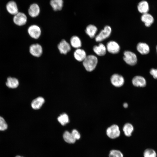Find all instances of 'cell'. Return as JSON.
Instances as JSON below:
<instances>
[{
    "label": "cell",
    "mask_w": 157,
    "mask_h": 157,
    "mask_svg": "<svg viewBox=\"0 0 157 157\" xmlns=\"http://www.w3.org/2000/svg\"><path fill=\"white\" fill-rule=\"evenodd\" d=\"M107 50L110 53L115 54L118 53L120 50L119 44L114 41L108 42L106 45Z\"/></svg>",
    "instance_id": "9"
},
{
    "label": "cell",
    "mask_w": 157,
    "mask_h": 157,
    "mask_svg": "<svg viewBox=\"0 0 157 157\" xmlns=\"http://www.w3.org/2000/svg\"><path fill=\"white\" fill-rule=\"evenodd\" d=\"M13 20L16 25L22 26L26 24L27 22V17L24 13L18 12L14 15Z\"/></svg>",
    "instance_id": "5"
},
{
    "label": "cell",
    "mask_w": 157,
    "mask_h": 157,
    "mask_svg": "<svg viewBox=\"0 0 157 157\" xmlns=\"http://www.w3.org/2000/svg\"><path fill=\"white\" fill-rule=\"evenodd\" d=\"M134 130L133 126L130 123H126L124 126L123 131L125 135L127 137L131 136Z\"/></svg>",
    "instance_id": "24"
},
{
    "label": "cell",
    "mask_w": 157,
    "mask_h": 157,
    "mask_svg": "<svg viewBox=\"0 0 157 157\" xmlns=\"http://www.w3.org/2000/svg\"><path fill=\"white\" fill-rule=\"evenodd\" d=\"M93 49L95 53L99 56L105 55L107 51L106 46L102 43H99L98 45L94 46Z\"/></svg>",
    "instance_id": "11"
},
{
    "label": "cell",
    "mask_w": 157,
    "mask_h": 157,
    "mask_svg": "<svg viewBox=\"0 0 157 157\" xmlns=\"http://www.w3.org/2000/svg\"><path fill=\"white\" fill-rule=\"evenodd\" d=\"M8 125L4 119L0 116V131H4L8 128Z\"/></svg>",
    "instance_id": "29"
},
{
    "label": "cell",
    "mask_w": 157,
    "mask_h": 157,
    "mask_svg": "<svg viewBox=\"0 0 157 157\" xmlns=\"http://www.w3.org/2000/svg\"><path fill=\"white\" fill-rule=\"evenodd\" d=\"M108 157H124V156L120 151L116 149H113L110 151Z\"/></svg>",
    "instance_id": "28"
},
{
    "label": "cell",
    "mask_w": 157,
    "mask_h": 157,
    "mask_svg": "<svg viewBox=\"0 0 157 157\" xmlns=\"http://www.w3.org/2000/svg\"><path fill=\"white\" fill-rule=\"evenodd\" d=\"M71 134L74 138L76 140H79L81 137L80 134L78 132L76 129L73 130Z\"/></svg>",
    "instance_id": "30"
},
{
    "label": "cell",
    "mask_w": 157,
    "mask_h": 157,
    "mask_svg": "<svg viewBox=\"0 0 157 157\" xmlns=\"http://www.w3.org/2000/svg\"><path fill=\"white\" fill-rule=\"evenodd\" d=\"M137 8L140 13L142 14L146 13H148L149 10V5L147 1H142L138 3Z\"/></svg>",
    "instance_id": "18"
},
{
    "label": "cell",
    "mask_w": 157,
    "mask_h": 157,
    "mask_svg": "<svg viewBox=\"0 0 157 157\" xmlns=\"http://www.w3.org/2000/svg\"><path fill=\"white\" fill-rule=\"evenodd\" d=\"M29 51L33 56L37 57L40 56L43 52L42 46L39 44H33L30 45L29 48Z\"/></svg>",
    "instance_id": "7"
},
{
    "label": "cell",
    "mask_w": 157,
    "mask_h": 157,
    "mask_svg": "<svg viewBox=\"0 0 157 157\" xmlns=\"http://www.w3.org/2000/svg\"><path fill=\"white\" fill-rule=\"evenodd\" d=\"M110 81L114 86L119 87L122 86L124 82V80L122 76L118 74H113L110 78Z\"/></svg>",
    "instance_id": "8"
},
{
    "label": "cell",
    "mask_w": 157,
    "mask_h": 157,
    "mask_svg": "<svg viewBox=\"0 0 157 157\" xmlns=\"http://www.w3.org/2000/svg\"><path fill=\"white\" fill-rule=\"evenodd\" d=\"M97 31V27L94 25L90 24L86 27L85 32L91 38L95 37Z\"/></svg>",
    "instance_id": "20"
},
{
    "label": "cell",
    "mask_w": 157,
    "mask_h": 157,
    "mask_svg": "<svg viewBox=\"0 0 157 157\" xmlns=\"http://www.w3.org/2000/svg\"><path fill=\"white\" fill-rule=\"evenodd\" d=\"M156 51H157V46L156 47Z\"/></svg>",
    "instance_id": "34"
},
{
    "label": "cell",
    "mask_w": 157,
    "mask_h": 157,
    "mask_svg": "<svg viewBox=\"0 0 157 157\" xmlns=\"http://www.w3.org/2000/svg\"><path fill=\"white\" fill-rule=\"evenodd\" d=\"M132 82L134 86L137 87H144L146 84L145 79L142 76H136L134 77Z\"/></svg>",
    "instance_id": "14"
},
{
    "label": "cell",
    "mask_w": 157,
    "mask_h": 157,
    "mask_svg": "<svg viewBox=\"0 0 157 157\" xmlns=\"http://www.w3.org/2000/svg\"><path fill=\"white\" fill-rule=\"evenodd\" d=\"M75 59L79 62H83L87 56L85 51L80 48L76 49L74 53Z\"/></svg>",
    "instance_id": "12"
},
{
    "label": "cell",
    "mask_w": 157,
    "mask_h": 157,
    "mask_svg": "<svg viewBox=\"0 0 157 157\" xmlns=\"http://www.w3.org/2000/svg\"><path fill=\"white\" fill-rule=\"evenodd\" d=\"M44 102V99L42 97H38L34 99L31 102V106L35 110L40 109Z\"/></svg>",
    "instance_id": "19"
},
{
    "label": "cell",
    "mask_w": 157,
    "mask_h": 157,
    "mask_svg": "<svg viewBox=\"0 0 157 157\" xmlns=\"http://www.w3.org/2000/svg\"><path fill=\"white\" fill-rule=\"evenodd\" d=\"M6 84L8 88L14 89L17 87L19 85V82L16 78L9 77L7 78Z\"/></svg>",
    "instance_id": "23"
},
{
    "label": "cell",
    "mask_w": 157,
    "mask_h": 157,
    "mask_svg": "<svg viewBox=\"0 0 157 157\" xmlns=\"http://www.w3.org/2000/svg\"><path fill=\"white\" fill-rule=\"evenodd\" d=\"M123 59L126 64L131 66L135 65L137 62L136 55L129 51H125L124 52Z\"/></svg>",
    "instance_id": "2"
},
{
    "label": "cell",
    "mask_w": 157,
    "mask_h": 157,
    "mask_svg": "<svg viewBox=\"0 0 157 157\" xmlns=\"http://www.w3.org/2000/svg\"><path fill=\"white\" fill-rule=\"evenodd\" d=\"M63 138L65 141L69 143H74L76 141L71 133L67 131H65L64 133Z\"/></svg>",
    "instance_id": "25"
},
{
    "label": "cell",
    "mask_w": 157,
    "mask_h": 157,
    "mask_svg": "<svg viewBox=\"0 0 157 157\" xmlns=\"http://www.w3.org/2000/svg\"><path fill=\"white\" fill-rule=\"evenodd\" d=\"M106 134L107 136L111 139H114L117 138L120 134L119 127L116 124L111 126L107 129Z\"/></svg>",
    "instance_id": "4"
},
{
    "label": "cell",
    "mask_w": 157,
    "mask_h": 157,
    "mask_svg": "<svg viewBox=\"0 0 157 157\" xmlns=\"http://www.w3.org/2000/svg\"><path fill=\"white\" fill-rule=\"evenodd\" d=\"M63 0H51L50 4L55 11L61 10L63 6Z\"/></svg>",
    "instance_id": "22"
},
{
    "label": "cell",
    "mask_w": 157,
    "mask_h": 157,
    "mask_svg": "<svg viewBox=\"0 0 157 157\" xmlns=\"http://www.w3.org/2000/svg\"><path fill=\"white\" fill-rule=\"evenodd\" d=\"M98 62L97 57L95 55L87 56L83 61V64L85 69L88 72H91L96 68Z\"/></svg>",
    "instance_id": "1"
},
{
    "label": "cell",
    "mask_w": 157,
    "mask_h": 157,
    "mask_svg": "<svg viewBox=\"0 0 157 157\" xmlns=\"http://www.w3.org/2000/svg\"><path fill=\"white\" fill-rule=\"evenodd\" d=\"M6 8L10 14L15 15L18 12V10L16 3L14 1H9L6 5Z\"/></svg>",
    "instance_id": "15"
},
{
    "label": "cell",
    "mask_w": 157,
    "mask_h": 157,
    "mask_svg": "<svg viewBox=\"0 0 157 157\" xmlns=\"http://www.w3.org/2000/svg\"><path fill=\"white\" fill-rule=\"evenodd\" d=\"M123 106L124 108H126L128 107V104L126 103H124L123 104Z\"/></svg>",
    "instance_id": "32"
},
{
    "label": "cell",
    "mask_w": 157,
    "mask_h": 157,
    "mask_svg": "<svg viewBox=\"0 0 157 157\" xmlns=\"http://www.w3.org/2000/svg\"><path fill=\"white\" fill-rule=\"evenodd\" d=\"M15 157H23L22 156H20L17 155V156H15Z\"/></svg>",
    "instance_id": "33"
},
{
    "label": "cell",
    "mask_w": 157,
    "mask_h": 157,
    "mask_svg": "<svg viewBox=\"0 0 157 157\" xmlns=\"http://www.w3.org/2000/svg\"><path fill=\"white\" fill-rule=\"evenodd\" d=\"M143 155L144 157H157L156 152L151 148H147L145 149Z\"/></svg>",
    "instance_id": "26"
},
{
    "label": "cell",
    "mask_w": 157,
    "mask_h": 157,
    "mask_svg": "<svg viewBox=\"0 0 157 157\" xmlns=\"http://www.w3.org/2000/svg\"><path fill=\"white\" fill-rule=\"evenodd\" d=\"M58 48L61 53L66 54L70 51L71 46L66 40L63 39L58 44Z\"/></svg>",
    "instance_id": "10"
},
{
    "label": "cell",
    "mask_w": 157,
    "mask_h": 157,
    "mask_svg": "<svg viewBox=\"0 0 157 157\" xmlns=\"http://www.w3.org/2000/svg\"><path fill=\"white\" fill-rule=\"evenodd\" d=\"M70 41L71 46L76 49L80 48L82 46L81 40L77 36H72L70 38Z\"/></svg>",
    "instance_id": "21"
},
{
    "label": "cell",
    "mask_w": 157,
    "mask_h": 157,
    "mask_svg": "<svg viewBox=\"0 0 157 157\" xmlns=\"http://www.w3.org/2000/svg\"><path fill=\"white\" fill-rule=\"evenodd\" d=\"M136 48L138 52L142 55L147 54L150 51L149 45L144 42H140L138 43L137 44Z\"/></svg>",
    "instance_id": "17"
},
{
    "label": "cell",
    "mask_w": 157,
    "mask_h": 157,
    "mask_svg": "<svg viewBox=\"0 0 157 157\" xmlns=\"http://www.w3.org/2000/svg\"><path fill=\"white\" fill-rule=\"evenodd\" d=\"M58 120L59 123L64 126L69 122V119L68 115L65 113L61 114L58 118Z\"/></svg>",
    "instance_id": "27"
},
{
    "label": "cell",
    "mask_w": 157,
    "mask_h": 157,
    "mask_svg": "<svg viewBox=\"0 0 157 157\" xmlns=\"http://www.w3.org/2000/svg\"><path fill=\"white\" fill-rule=\"evenodd\" d=\"M40 11L39 6L35 3L31 4L28 9V14L32 17H35L38 16L40 14Z\"/></svg>",
    "instance_id": "13"
},
{
    "label": "cell",
    "mask_w": 157,
    "mask_h": 157,
    "mask_svg": "<svg viewBox=\"0 0 157 157\" xmlns=\"http://www.w3.org/2000/svg\"><path fill=\"white\" fill-rule=\"evenodd\" d=\"M141 19L142 22L144 23L145 25L148 27H150L154 21L153 16L148 13L142 14Z\"/></svg>",
    "instance_id": "16"
},
{
    "label": "cell",
    "mask_w": 157,
    "mask_h": 157,
    "mask_svg": "<svg viewBox=\"0 0 157 157\" xmlns=\"http://www.w3.org/2000/svg\"><path fill=\"white\" fill-rule=\"evenodd\" d=\"M150 73L154 78H157V69L152 68L151 69Z\"/></svg>",
    "instance_id": "31"
},
{
    "label": "cell",
    "mask_w": 157,
    "mask_h": 157,
    "mask_svg": "<svg viewBox=\"0 0 157 157\" xmlns=\"http://www.w3.org/2000/svg\"><path fill=\"white\" fill-rule=\"evenodd\" d=\"M28 32L32 38L38 39L40 36L41 30L40 27L37 25L33 24L30 26L28 29Z\"/></svg>",
    "instance_id": "6"
},
{
    "label": "cell",
    "mask_w": 157,
    "mask_h": 157,
    "mask_svg": "<svg viewBox=\"0 0 157 157\" xmlns=\"http://www.w3.org/2000/svg\"><path fill=\"white\" fill-rule=\"evenodd\" d=\"M112 32V29L109 26H106L95 37V40L97 42H101L108 38Z\"/></svg>",
    "instance_id": "3"
}]
</instances>
